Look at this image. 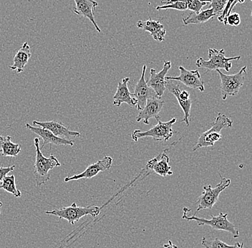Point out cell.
Instances as JSON below:
<instances>
[{"label":"cell","instance_id":"e0dca14e","mask_svg":"<svg viewBox=\"0 0 252 248\" xmlns=\"http://www.w3.org/2000/svg\"><path fill=\"white\" fill-rule=\"evenodd\" d=\"M129 80L130 78H125L118 83L117 91L113 96V105L120 107L122 104H127L130 107L137 106L136 99L133 97L127 87Z\"/></svg>","mask_w":252,"mask_h":248},{"label":"cell","instance_id":"cb8c5ba5","mask_svg":"<svg viewBox=\"0 0 252 248\" xmlns=\"http://www.w3.org/2000/svg\"><path fill=\"white\" fill-rule=\"evenodd\" d=\"M0 189H4L8 193L12 194L15 197H20L22 196V192L16 187L15 175L6 176L3 178Z\"/></svg>","mask_w":252,"mask_h":248},{"label":"cell","instance_id":"4316f807","mask_svg":"<svg viewBox=\"0 0 252 248\" xmlns=\"http://www.w3.org/2000/svg\"><path fill=\"white\" fill-rule=\"evenodd\" d=\"M244 1H245V0H228L227 4H226V7H225L224 9H223L221 15H220L218 17L219 21L220 22V23H224L225 25H227L226 19H227L228 16L231 14L233 8L234 7V6H235L238 2L242 4V3L244 2Z\"/></svg>","mask_w":252,"mask_h":248},{"label":"cell","instance_id":"9c48e42d","mask_svg":"<svg viewBox=\"0 0 252 248\" xmlns=\"http://www.w3.org/2000/svg\"><path fill=\"white\" fill-rule=\"evenodd\" d=\"M165 89L168 90L177 99L181 108L184 111L183 122L187 126H189V118L191 108L192 101L190 99V93L186 90H181L179 82L176 80H166L165 79Z\"/></svg>","mask_w":252,"mask_h":248},{"label":"cell","instance_id":"d4e9b609","mask_svg":"<svg viewBox=\"0 0 252 248\" xmlns=\"http://www.w3.org/2000/svg\"><path fill=\"white\" fill-rule=\"evenodd\" d=\"M201 244L205 248H241L244 243H236L234 246H229L224 242L220 241V238H216L213 241H209L206 238H203Z\"/></svg>","mask_w":252,"mask_h":248},{"label":"cell","instance_id":"d590c367","mask_svg":"<svg viewBox=\"0 0 252 248\" xmlns=\"http://www.w3.org/2000/svg\"><path fill=\"white\" fill-rule=\"evenodd\" d=\"M129 1H132V0H129Z\"/></svg>","mask_w":252,"mask_h":248},{"label":"cell","instance_id":"4fadbf2b","mask_svg":"<svg viewBox=\"0 0 252 248\" xmlns=\"http://www.w3.org/2000/svg\"><path fill=\"white\" fill-rule=\"evenodd\" d=\"M113 164V158L110 156H105L102 160L98 161L94 164H91L84 172L79 175L67 177L64 178V182L81 179V178H91L98 175L100 172L108 170Z\"/></svg>","mask_w":252,"mask_h":248},{"label":"cell","instance_id":"30bf717a","mask_svg":"<svg viewBox=\"0 0 252 248\" xmlns=\"http://www.w3.org/2000/svg\"><path fill=\"white\" fill-rule=\"evenodd\" d=\"M146 68H147V66L144 65L143 67L141 78L138 80L137 84L135 85V91H134V93L132 94L133 97L136 99V108L138 109V110H141L144 108L146 102H147L149 99L158 98L155 91L153 90V88L149 87V85H147V83H146V79H145Z\"/></svg>","mask_w":252,"mask_h":248},{"label":"cell","instance_id":"5bb4252c","mask_svg":"<svg viewBox=\"0 0 252 248\" xmlns=\"http://www.w3.org/2000/svg\"><path fill=\"white\" fill-rule=\"evenodd\" d=\"M163 106H164V101L160 100L158 98L149 99L144 108L139 110V113L136 116L137 122L143 121L145 124L149 125L150 118L159 119L160 118V113L163 108Z\"/></svg>","mask_w":252,"mask_h":248},{"label":"cell","instance_id":"603a6c76","mask_svg":"<svg viewBox=\"0 0 252 248\" xmlns=\"http://www.w3.org/2000/svg\"><path fill=\"white\" fill-rule=\"evenodd\" d=\"M216 15L212 8L201 11L199 13L192 12L188 17L183 18V23L184 25H189L190 24H201L205 23L209 20H212Z\"/></svg>","mask_w":252,"mask_h":248},{"label":"cell","instance_id":"d6a6232c","mask_svg":"<svg viewBox=\"0 0 252 248\" xmlns=\"http://www.w3.org/2000/svg\"><path fill=\"white\" fill-rule=\"evenodd\" d=\"M3 206V203L1 202H0V214H1V208H2Z\"/></svg>","mask_w":252,"mask_h":248},{"label":"cell","instance_id":"7c38bea8","mask_svg":"<svg viewBox=\"0 0 252 248\" xmlns=\"http://www.w3.org/2000/svg\"><path fill=\"white\" fill-rule=\"evenodd\" d=\"M171 68V61H164L163 69L160 72H157L154 69L150 71V78L146 83L155 91L159 99L161 98L166 90L165 89V78H166V74L168 73Z\"/></svg>","mask_w":252,"mask_h":248},{"label":"cell","instance_id":"8fae6325","mask_svg":"<svg viewBox=\"0 0 252 248\" xmlns=\"http://www.w3.org/2000/svg\"><path fill=\"white\" fill-rule=\"evenodd\" d=\"M180 75L178 77H166V80H173L182 83L183 84L192 89L199 90L201 92H204V83L201 80V75L198 71H188L183 66H179Z\"/></svg>","mask_w":252,"mask_h":248},{"label":"cell","instance_id":"484cf974","mask_svg":"<svg viewBox=\"0 0 252 248\" xmlns=\"http://www.w3.org/2000/svg\"><path fill=\"white\" fill-rule=\"evenodd\" d=\"M174 1H183L187 4L189 10L193 11L194 13H199L202 8L208 4L207 2L201 1V0H167L166 1H161L163 5L174 2Z\"/></svg>","mask_w":252,"mask_h":248},{"label":"cell","instance_id":"6da1fadb","mask_svg":"<svg viewBox=\"0 0 252 248\" xmlns=\"http://www.w3.org/2000/svg\"><path fill=\"white\" fill-rule=\"evenodd\" d=\"M36 149L35 162L34 164V175L36 185L40 186L50 180V171L55 167H61V162L53 154L45 157L41 151L38 138L34 139Z\"/></svg>","mask_w":252,"mask_h":248},{"label":"cell","instance_id":"277c9868","mask_svg":"<svg viewBox=\"0 0 252 248\" xmlns=\"http://www.w3.org/2000/svg\"><path fill=\"white\" fill-rule=\"evenodd\" d=\"M232 125L233 121L229 118L226 115L219 113L215 121L212 124V128L201 134L196 144L193 148V151H196L200 148L214 146L216 142L221 140L222 135L220 132L222 129L231 128Z\"/></svg>","mask_w":252,"mask_h":248},{"label":"cell","instance_id":"2e32d148","mask_svg":"<svg viewBox=\"0 0 252 248\" xmlns=\"http://www.w3.org/2000/svg\"><path fill=\"white\" fill-rule=\"evenodd\" d=\"M33 124L37 125L42 129H47L56 137L65 139V140H68L70 137H80L81 136L80 133L70 130L69 128L64 126L62 122L55 121L40 122V121H34Z\"/></svg>","mask_w":252,"mask_h":248},{"label":"cell","instance_id":"1f68e13d","mask_svg":"<svg viewBox=\"0 0 252 248\" xmlns=\"http://www.w3.org/2000/svg\"><path fill=\"white\" fill-rule=\"evenodd\" d=\"M164 248H178V246H175L171 241H168V244L163 245Z\"/></svg>","mask_w":252,"mask_h":248},{"label":"cell","instance_id":"e575fe53","mask_svg":"<svg viewBox=\"0 0 252 248\" xmlns=\"http://www.w3.org/2000/svg\"><path fill=\"white\" fill-rule=\"evenodd\" d=\"M251 1H252V0H251Z\"/></svg>","mask_w":252,"mask_h":248},{"label":"cell","instance_id":"d6986e66","mask_svg":"<svg viewBox=\"0 0 252 248\" xmlns=\"http://www.w3.org/2000/svg\"><path fill=\"white\" fill-rule=\"evenodd\" d=\"M169 157L165 154V151H163L157 157L149 160L146 164V169H149L159 176L163 177L171 176L173 172L169 166Z\"/></svg>","mask_w":252,"mask_h":248},{"label":"cell","instance_id":"52a82bcc","mask_svg":"<svg viewBox=\"0 0 252 248\" xmlns=\"http://www.w3.org/2000/svg\"><path fill=\"white\" fill-rule=\"evenodd\" d=\"M176 118H173L167 122H162L160 119H157L158 124L151 128L146 132H141L140 130H135L132 133V140L134 142H138L139 139L144 137H152L157 142H167L173 137L174 132L173 126L176 122Z\"/></svg>","mask_w":252,"mask_h":248},{"label":"cell","instance_id":"3957f363","mask_svg":"<svg viewBox=\"0 0 252 248\" xmlns=\"http://www.w3.org/2000/svg\"><path fill=\"white\" fill-rule=\"evenodd\" d=\"M49 215H54L61 219H66L71 225H75L82 217L91 215L96 217L100 213V208L94 205L87 207H78L76 203H72L70 206L45 212Z\"/></svg>","mask_w":252,"mask_h":248},{"label":"cell","instance_id":"ffe728a7","mask_svg":"<svg viewBox=\"0 0 252 248\" xmlns=\"http://www.w3.org/2000/svg\"><path fill=\"white\" fill-rule=\"evenodd\" d=\"M137 27L146 32H149L153 38L158 42L164 40L166 30L164 25H162L159 20H154L149 17V20L145 21H138Z\"/></svg>","mask_w":252,"mask_h":248},{"label":"cell","instance_id":"ac0fdd59","mask_svg":"<svg viewBox=\"0 0 252 248\" xmlns=\"http://www.w3.org/2000/svg\"><path fill=\"white\" fill-rule=\"evenodd\" d=\"M74 1L76 5L73 9V12L77 15L88 19L93 23L96 31L100 33L101 30L96 23L94 18V9L98 5V3L94 0H74Z\"/></svg>","mask_w":252,"mask_h":248},{"label":"cell","instance_id":"f1b7e54d","mask_svg":"<svg viewBox=\"0 0 252 248\" xmlns=\"http://www.w3.org/2000/svg\"><path fill=\"white\" fill-rule=\"evenodd\" d=\"M173 9L179 11H186L188 9L187 4L183 1H174V2L170 3V4H165V5L158 6L157 10H161V9Z\"/></svg>","mask_w":252,"mask_h":248},{"label":"cell","instance_id":"ba28073f","mask_svg":"<svg viewBox=\"0 0 252 248\" xmlns=\"http://www.w3.org/2000/svg\"><path fill=\"white\" fill-rule=\"evenodd\" d=\"M216 71L220 76L222 99L225 101L228 96H236L245 82L247 66H244L239 72L234 75H226L220 70Z\"/></svg>","mask_w":252,"mask_h":248},{"label":"cell","instance_id":"8992f818","mask_svg":"<svg viewBox=\"0 0 252 248\" xmlns=\"http://www.w3.org/2000/svg\"><path fill=\"white\" fill-rule=\"evenodd\" d=\"M209 58L208 61L204 58H198L196 61L197 67L206 69L207 71H217L223 69L226 71H230L232 67L231 61H239L241 56L232 57V58H226L225 57L224 49L218 50L216 49H209Z\"/></svg>","mask_w":252,"mask_h":248},{"label":"cell","instance_id":"f546056e","mask_svg":"<svg viewBox=\"0 0 252 248\" xmlns=\"http://www.w3.org/2000/svg\"><path fill=\"white\" fill-rule=\"evenodd\" d=\"M226 23L227 25H231L233 27L239 26L241 24V17L239 14L234 12V13L230 14L226 19Z\"/></svg>","mask_w":252,"mask_h":248},{"label":"cell","instance_id":"7402d4cb","mask_svg":"<svg viewBox=\"0 0 252 248\" xmlns=\"http://www.w3.org/2000/svg\"><path fill=\"white\" fill-rule=\"evenodd\" d=\"M21 152V148L18 143L12 142L10 136L3 137L0 135V156L4 157H17Z\"/></svg>","mask_w":252,"mask_h":248},{"label":"cell","instance_id":"4dcf8cb0","mask_svg":"<svg viewBox=\"0 0 252 248\" xmlns=\"http://www.w3.org/2000/svg\"><path fill=\"white\" fill-rule=\"evenodd\" d=\"M15 168V165L9 166V167H0V186H1V183H2L3 178L5 177L9 172H12Z\"/></svg>","mask_w":252,"mask_h":248},{"label":"cell","instance_id":"7a4b0ae2","mask_svg":"<svg viewBox=\"0 0 252 248\" xmlns=\"http://www.w3.org/2000/svg\"><path fill=\"white\" fill-rule=\"evenodd\" d=\"M183 211H184V214L182 215V219L188 222L195 221L198 226L208 225L215 230L227 232L231 234L234 238H239V230L236 228L234 224L228 220L227 214L220 213L219 215H212L211 219H208L206 218L198 217L196 215L188 216V213L190 212V210L188 208H184Z\"/></svg>","mask_w":252,"mask_h":248},{"label":"cell","instance_id":"836d02e7","mask_svg":"<svg viewBox=\"0 0 252 248\" xmlns=\"http://www.w3.org/2000/svg\"><path fill=\"white\" fill-rule=\"evenodd\" d=\"M244 248V246H242V248Z\"/></svg>","mask_w":252,"mask_h":248},{"label":"cell","instance_id":"44dd1931","mask_svg":"<svg viewBox=\"0 0 252 248\" xmlns=\"http://www.w3.org/2000/svg\"><path fill=\"white\" fill-rule=\"evenodd\" d=\"M31 47L28 42H25L23 46L17 50L13 59V65L9 66V69L12 71H17V73L23 72L31 58Z\"/></svg>","mask_w":252,"mask_h":248},{"label":"cell","instance_id":"9a60e30c","mask_svg":"<svg viewBox=\"0 0 252 248\" xmlns=\"http://www.w3.org/2000/svg\"><path fill=\"white\" fill-rule=\"evenodd\" d=\"M27 129L31 132L34 133L39 136L42 140H43V144L41 148H44L45 145L50 144V147L52 145H57V146H70L74 145V142L72 140H65V139L60 138L56 137L51 132L47 129H42V128H37L35 126H31L29 124H25Z\"/></svg>","mask_w":252,"mask_h":248},{"label":"cell","instance_id":"83f0119b","mask_svg":"<svg viewBox=\"0 0 252 248\" xmlns=\"http://www.w3.org/2000/svg\"><path fill=\"white\" fill-rule=\"evenodd\" d=\"M201 1L209 3V8H212L216 15H220L223 12L228 0H201Z\"/></svg>","mask_w":252,"mask_h":248},{"label":"cell","instance_id":"5b68a950","mask_svg":"<svg viewBox=\"0 0 252 248\" xmlns=\"http://www.w3.org/2000/svg\"><path fill=\"white\" fill-rule=\"evenodd\" d=\"M220 182L217 184L216 187L212 188L211 185L204 186L203 187L204 192L201 193L197 200L196 204L198 205V208L193 215H196V213L201 210H212L213 207L218 202L220 194L231 184L230 178L223 177L220 174Z\"/></svg>","mask_w":252,"mask_h":248}]
</instances>
